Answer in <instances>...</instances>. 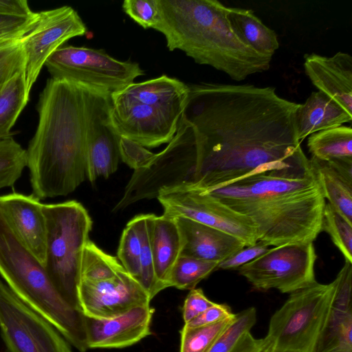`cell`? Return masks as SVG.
Returning a JSON list of instances; mask_svg holds the SVG:
<instances>
[{
  "label": "cell",
  "mask_w": 352,
  "mask_h": 352,
  "mask_svg": "<svg viewBox=\"0 0 352 352\" xmlns=\"http://www.w3.org/2000/svg\"><path fill=\"white\" fill-rule=\"evenodd\" d=\"M188 87L182 117L197 139L193 186L206 190L256 174L311 167L297 135L299 103L281 98L272 87L201 82Z\"/></svg>",
  "instance_id": "obj_1"
},
{
  "label": "cell",
  "mask_w": 352,
  "mask_h": 352,
  "mask_svg": "<svg viewBox=\"0 0 352 352\" xmlns=\"http://www.w3.org/2000/svg\"><path fill=\"white\" fill-rule=\"evenodd\" d=\"M201 190L249 218L258 241L267 246L314 242L322 232L326 200L311 165L305 171L263 173Z\"/></svg>",
  "instance_id": "obj_2"
},
{
  "label": "cell",
  "mask_w": 352,
  "mask_h": 352,
  "mask_svg": "<svg viewBox=\"0 0 352 352\" xmlns=\"http://www.w3.org/2000/svg\"><path fill=\"white\" fill-rule=\"evenodd\" d=\"M37 111L36 129L25 149L32 194L40 200L66 196L87 176L83 87L49 78L39 95Z\"/></svg>",
  "instance_id": "obj_3"
},
{
  "label": "cell",
  "mask_w": 352,
  "mask_h": 352,
  "mask_svg": "<svg viewBox=\"0 0 352 352\" xmlns=\"http://www.w3.org/2000/svg\"><path fill=\"white\" fill-rule=\"evenodd\" d=\"M154 30L170 51L179 50L195 62L223 72L235 81L268 70L271 57L244 45L232 30L226 6L217 0H157Z\"/></svg>",
  "instance_id": "obj_4"
},
{
  "label": "cell",
  "mask_w": 352,
  "mask_h": 352,
  "mask_svg": "<svg viewBox=\"0 0 352 352\" xmlns=\"http://www.w3.org/2000/svg\"><path fill=\"white\" fill-rule=\"evenodd\" d=\"M188 94V85L166 75L133 82L110 94L112 127L120 138L145 148L168 143L177 131Z\"/></svg>",
  "instance_id": "obj_5"
},
{
  "label": "cell",
  "mask_w": 352,
  "mask_h": 352,
  "mask_svg": "<svg viewBox=\"0 0 352 352\" xmlns=\"http://www.w3.org/2000/svg\"><path fill=\"white\" fill-rule=\"evenodd\" d=\"M0 276L28 306L63 336L81 327L82 313L56 290L44 267L19 243L0 210Z\"/></svg>",
  "instance_id": "obj_6"
},
{
  "label": "cell",
  "mask_w": 352,
  "mask_h": 352,
  "mask_svg": "<svg viewBox=\"0 0 352 352\" xmlns=\"http://www.w3.org/2000/svg\"><path fill=\"white\" fill-rule=\"evenodd\" d=\"M43 208L47 226L44 268L63 299L80 311L78 287L91 219L84 206L75 200L43 204Z\"/></svg>",
  "instance_id": "obj_7"
},
{
  "label": "cell",
  "mask_w": 352,
  "mask_h": 352,
  "mask_svg": "<svg viewBox=\"0 0 352 352\" xmlns=\"http://www.w3.org/2000/svg\"><path fill=\"white\" fill-rule=\"evenodd\" d=\"M336 278L290 294L272 316L265 336L271 352H315L328 322L337 290Z\"/></svg>",
  "instance_id": "obj_8"
},
{
  "label": "cell",
  "mask_w": 352,
  "mask_h": 352,
  "mask_svg": "<svg viewBox=\"0 0 352 352\" xmlns=\"http://www.w3.org/2000/svg\"><path fill=\"white\" fill-rule=\"evenodd\" d=\"M199 152L195 130L182 117L177 131L166 148L153 153L146 164L135 170L113 211L143 199L157 198L164 188L195 185Z\"/></svg>",
  "instance_id": "obj_9"
},
{
  "label": "cell",
  "mask_w": 352,
  "mask_h": 352,
  "mask_svg": "<svg viewBox=\"0 0 352 352\" xmlns=\"http://www.w3.org/2000/svg\"><path fill=\"white\" fill-rule=\"evenodd\" d=\"M44 66L52 78L69 80L109 94L144 75L138 63L119 60L103 50L72 45L57 49Z\"/></svg>",
  "instance_id": "obj_10"
},
{
  "label": "cell",
  "mask_w": 352,
  "mask_h": 352,
  "mask_svg": "<svg viewBox=\"0 0 352 352\" xmlns=\"http://www.w3.org/2000/svg\"><path fill=\"white\" fill-rule=\"evenodd\" d=\"M316 258L314 242L287 244L270 248L237 270L258 290L291 294L316 282Z\"/></svg>",
  "instance_id": "obj_11"
},
{
  "label": "cell",
  "mask_w": 352,
  "mask_h": 352,
  "mask_svg": "<svg viewBox=\"0 0 352 352\" xmlns=\"http://www.w3.org/2000/svg\"><path fill=\"white\" fill-rule=\"evenodd\" d=\"M157 199L165 216L185 217L222 230L238 238L246 246L258 241L255 227L249 218L197 187L182 185L164 188Z\"/></svg>",
  "instance_id": "obj_12"
},
{
  "label": "cell",
  "mask_w": 352,
  "mask_h": 352,
  "mask_svg": "<svg viewBox=\"0 0 352 352\" xmlns=\"http://www.w3.org/2000/svg\"><path fill=\"white\" fill-rule=\"evenodd\" d=\"M0 331L10 352H72L56 329L1 279Z\"/></svg>",
  "instance_id": "obj_13"
},
{
  "label": "cell",
  "mask_w": 352,
  "mask_h": 352,
  "mask_svg": "<svg viewBox=\"0 0 352 352\" xmlns=\"http://www.w3.org/2000/svg\"><path fill=\"white\" fill-rule=\"evenodd\" d=\"M86 33L85 24L71 6L37 12L34 23L21 39L25 56L24 74L29 93L52 54L67 41Z\"/></svg>",
  "instance_id": "obj_14"
},
{
  "label": "cell",
  "mask_w": 352,
  "mask_h": 352,
  "mask_svg": "<svg viewBox=\"0 0 352 352\" xmlns=\"http://www.w3.org/2000/svg\"><path fill=\"white\" fill-rule=\"evenodd\" d=\"M82 86L86 102V175L93 183L101 177L108 178L117 170L120 138L109 118L110 94Z\"/></svg>",
  "instance_id": "obj_15"
},
{
  "label": "cell",
  "mask_w": 352,
  "mask_h": 352,
  "mask_svg": "<svg viewBox=\"0 0 352 352\" xmlns=\"http://www.w3.org/2000/svg\"><path fill=\"white\" fill-rule=\"evenodd\" d=\"M78 297L80 311L84 316L95 318H112L133 307L150 305L152 300L124 268L108 279H80Z\"/></svg>",
  "instance_id": "obj_16"
},
{
  "label": "cell",
  "mask_w": 352,
  "mask_h": 352,
  "mask_svg": "<svg viewBox=\"0 0 352 352\" xmlns=\"http://www.w3.org/2000/svg\"><path fill=\"white\" fill-rule=\"evenodd\" d=\"M40 201L32 194L11 192L0 196V210L19 243L44 267L47 226Z\"/></svg>",
  "instance_id": "obj_17"
},
{
  "label": "cell",
  "mask_w": 352,
  "mask_h": 352,
  "mask_svg": "<svg viewBox=\"0 0 352 352\" xmlns=\"http://www.w3.org/2000/svg\"><path fill=\"white\" fill-rule=\"evenodd\" d=\"M153 309L140 305L109 318L85 316L88 349H120L131 346L151 332Z\"/></svg>",
  "instance_id": "obj_18"
},
{
  "label": "cell",
  "mask_w": 352,
  "mask_h": 352,
  "mask_svg": "<svg viewBox=\"0 0 352 352\" xmlns=\"http://www.w3.org/2000/svg\"><path fill=\"white\" fill-rule=\"evenodd\" d=\"M304 68L318 91L352 115V57L349 54L339 52L331 57L307 54Z\"/></svg>",
  "instance_id": "obj_19"
},
{
  "label": "cell",
  "mask_w": 352,
  "mask_h": 352,
  "mask_svg": "<svg viewBox=\"0 0 352 352\" xmlns=\"http://www.w3.org/2000/svg\"><path fill=\"white\" fill-rule=\"evenodd\" d=\"M175 220L183 242L181 256L219 263L246 246L222 230L185 217H176Z\"/></svg>",
  "instance_id": "obj_20"
},
{
  "label": "cell",
  "mask_w": 352,
  "mask_h": 352,
  "mask_svg": "<svg viewBox=\"0 0 352 352\" xmlns=\"http://www.w3.org/2000/svg\"><path fill=\"white\" fill-rule=\"evenodd\" d=\"M352 115L324 93L312 92L296 112V124L300 141L322 130L351 122Z\"/></svg>",
  "instance_id": "obj_21"
},
{
  "label": "cell",
  "mask_w": 352,
  "mask_h": 352,
  "mask_svg": "<svg viewBox=\"0 0 352 352\" xmlns=\"http://www.w3.org/2000/svg\"><path fill=\"white\" fill-rule=\"evenodd\" d=\"M183 242L175 218L153 214L151 247L155 276L164 289L169 274L181 256Z\"/></svg>",
  "instance_id": "obj_22"
},
{
  "label": "cell",
  "mask_w": 352,
  "mask_h": 352,
  "mask_svg": "<svg viewBox=\"0 0 352 352\" xmlns=\"http://www.w3.org/2000/svg\"><path fill=\"white\" fill-rule=\"evenodd\" d=\"M226 16L238 38L259 54L272 57L279 47L276 32L250 9L226 7Z\"/></svg>",
  "instance_id": "obj_23"
},
{
  "label": "cell",
  "mask_w": 352,
  "mask_h": 352,
  "mask_svg": "<svg viewBox=\"0 0 352 352\" xmlns=\"http://www.w3.org/2000/svg\"><path fill=\"white\" fill-rule=\"evenodd\" d=\"M325 200L352 223V175L333 161L309 159Z\"/></svg>",
  "instance_id": "obj_24"
},
{
  "label": "cell",
  "mask_w": 352,
  "mask_h": 352,
  "mask_svg": "<svg viewBox=\"0 0 352 352\" xmlns=\"http://www.w3.org/2000/svg\"><path fill=\"white\" fill-rule=\"evenodd\" d=\"M307 147L311 157L320 161L352 158V129L341 125L312 133Z\"/></svg>",
  "instance_id": "obj_25"
},
{
  "label": "cell",
  "mask_w": 352,
  "mask_h": 352,
  "mask_svg": "<svg viewBox=\"0 0 352 352\" xmlns=\"http://www.w3.org/2000/svg\"><path fill=\"white\" fill-rule=\"evenodd\" d=\"M29 96L24 71L0 89V140L12 136L11 130L28 104Z\"/></svg>",
  "instance_id": "obj_26"
},
{
  "label": "cell",
  "mask_w": 352,
  "mask_h": 352,
  "mask_svg": "<svg viewBox=\"0 0 352 352\" xmlns=\"http://www.w3.org/2000/svg\"><path fill=\"white\" fill-rule=\"evenodd\" d=\"M352 350V308L333 305L315 352Z\"/></svg>",
  "instance_id": "obj_27"
},
{
  "label": "cell",
  "mask_w": 352,
  "mask_h": 352,
  "mask_svg": "<svg viewBox=\"0 0 352 352\" xmlns=\"http://www.w3.org/2000/svg\"><path fill=\"white\" fill-rule=\"evenodd\" d=\"M217 262L180 256L174 265L167 280V287L179 289H195L197 285L218 270Z\"/></svg>",
  "instance_id": "obj_28"
},
{
  "label": "cell",
  "mask_w": 352,
  "mask_h": 352,
  "mask_svg": "<svg viewBox=\"0 0 352 352\" xmlns=\"http://www.w3.org/2000/svg\"><path fill=\"white\" fill-rule=\"evenodd\" d=\"M123 268L116 257L102 251L90 239L87 242L82 256L80 279H108Z\"/></svg>",
  "instance_id": "obj_29"
},
{
  "label": "cell",
  "mask_w": 352,
  "mask_h": 352,
  "mask_svg": "<svg viewBox=\"0 0 352 352\" xmlns=\"http://www.w3.org/2000/svg\"><path fill=\"white\" fill-rule=\"evenodd\" d=\"M142 239L140 214L133 217L124 229L119 247L118 258L124 269L138 282L140 273Z\"/></svg>",
  "instance_id": "obj_30"
},
{
  "label": "cell",
  "mask_w": 352,
  "mask_h": 352,
  "mask_svg": "<svg viewBox=\"0 0 352 352\" xmlns=\"http://www.w3.org/2000/svg\"><path fill=\"white\" fill-rule=\"evenodd\" d=\"M153 214H140L142 248L140 254V273L138 283L153 299L163 290L157 280L153 264L151 247Z\"/></svg>",
  "instance_id": "obj_31"
},
{
  "label": "cell",
  "mask_w": 352,
  "mask_h": 352,
  "mask_svg": "<svg viewBox=\"0 0 352 352\" xmlns=\"http://www.w3.org/2000/svg\"><path fill=\"white\" fill-rule=\"evenodd\" d=\"M25 167V149L12 136L0 140V189L12 186Z\"/></svg>",
  "instance_id": "obj_32"
},
{
  "label": "cell",
  "mask_w": 352,
  "mask_h": 352,
  "mask_svg": "<svg viewBox=\"0 0 352 352\" xmlns=\"http://www.w3.org/2000/svg\"><path fill=\"white\" fill-rule=\"evenodd\" d=\"M321 231L326 232L342 254L345 261L352 263V223L326 201Z\"/></svg>",
  "instance_id": "obj_33"
},
{
  "label": "cell",
  "mask_w": 352,
  "mask_h": 352,
  "mask_svg": "<svg viewBox=\"0 0 352 352\" xmlns=\"http://www.w3.org/2000/svg\"><path fill=\"white\" fill-rule=\"evenodd\" d=\"M234 316L232 318L206 326L195 328L183 327L181 331L180 352H208Z\"/></svg>",
  "instance_id": "obj_34"
},
{
  "label": "cell",
  "mask_w": 352,
  "mask_h": 352,
  "mask_svg": "<svg viewBox=\"0 0 352 352\" xmlns=\"http://www.w3.org/2000/svg\"><path fill=\"white\" fill-rule=\"evenodd\" d=\"M256 322V310L254 307H249L236 314L208 352H230L240 338L250 331Z\"/></svg>",
  "instance_id": "obj_35"
},
{
  "label": "cell",
  "mask_w": 352,
  "mask_h": 352,
  "mask_svg": "<svg viewBox=\"0 0 352 352\" xmlns=\"http://www.w3.org/2000/svg\"><path fill=\"white\" fill-rule=\"evenodd\" d=\"M21 39L0 43V89L24 71L25 56Z\"/></svg>",
  "instance_id": "obj_36"
},
{
  "label": "cell",
  "mask_w": 352,
  "mask_h": 352,
  "mask_svg": "<svg viewBox=\"0 0 352 352\" xmlns=\"http://www.w3.org/2000/svg\"><path fill=\"white\" fill-rule=\"evenodd\" d=\"M124 12L144 29L154 28L160 20L157 0H124Z\"/></svg>",
  "instance_id": "obj_37"
},
{
  "label": "cell",
  "mask_w": 352,
  "mask_h": 352,
  "mask_svg": "<svg viewBox=\"0 0 352 352\" xmlns=\"http://www.w3.org/2000/svg\"><path fill=\"white\" fill-rule=\"evenodd\" d=\"M37 12L25 17L0 15V43L21 39L32 28Z\"/></svg>",
  "instance_id": "obj_38"
},
{
  "label": "cell",
  "mask_w": 352,
  "mask_h": 352,
  "mask_svg": "<svg viewBox=\"0 0 352 352\" xmlns=\"http://www.w3.org/2000/svg\"><path fill=\"white\" fill-rule=\"evenodd\" d=\"M120 158L135 170L144 167L153 153L125 138H120Z\"/></svg>",
  "instance_id": "obj_39"
},
{
  "label": "cell",
  "mask_w": 352,
  "mask_h": 352,
  "mask_svg": "<svg viewBox=\"0 0 352 352\" xmlns=\"http://www.w3.org/2000/svg\"><path fill=\"white\" fill-rule=\"evenodd\" d=\"M269 246L261 241L245 246L218 265V269L237 270L241 266L265 253Z\"/></svg>",
  "instance_id": "obj_40"
},
{
  "label": "cell",
  "mask_w": 352,
  "mask_h": 352,
  "mask_svg": "<svg viewBox=\"0 0 352 352\" xmlns=\"http://www.w3.org/2000/svg\"><path fill=\"white\" fill-rule=\"evenodd\" d=\"M235 315L226 304L214 303L200 315L184 323L185 328H195L217 323Z\"/></svg>",
  "instance_id": "obj_41"
},
{
  "label": "cell",
  "mask_w": 352,
  "mask_h": 352,
  "mask_svg": "<svg viewBox=\"0 0 352 352\" xmlns=\"http://www.w3.org/2000/svg\"><path fill=\"white\" fill-rule=\"evenodd\" d=\"M214 303L206 296L201 288L190 290L183 306L184 323L194 319Z\"/></svg>",
  "instance_id": "obj_42"
},
{
  "label": "cell",
  "mask_w": 352,
  "mask_h": 352,
  "mask_svg": "<svg viewBox=\"0 0 352 352\" xmlns=\"http://www.w3.org/2000/svg\"><path fill=\"white\" fill-rule=\"evenodd\" d=\"M25 0H0V15L25 17L34 14Z\"/></svg>",
  "instance_id": "obj_43"
},
{
  "label": "cell",
  "mask_w": 352,
  "mask_h": 352,
  "mask_svg": "<svg viewBox=\"0 0 352 352\" xmlns=\"http://www.w3.org/2000/svg\"><path fill=\"white\" fill-rule=\"evenodd\" d=\"M265 338H255L250 331L246 332L230 352H259L266 344Z\"/></svg>",
  "instance_id": "obj_44"
},
{
  "label": "cell",
  "mask_w": 352,
  "mask_h": 352,
  "mask_svg": "<svg viewBox=\"0 0 352 352\" xmlns=\"http://www.w3.org/2000/svg\"><path fill=\"white\" fill-rule=\"evenodd\" d=\"M265 339H266V338H265ZM266 340H267V342H266L265 345L263 347V349L259 352H271L270 343L267 339H266Z\"/></svg>",
  "instance_id": "obj_45"
}]
</instances>
